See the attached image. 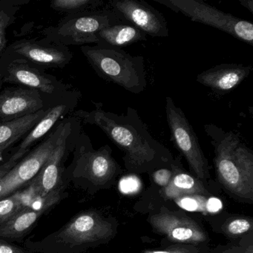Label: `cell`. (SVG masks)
Listing matches in <instances>:
<instances>
[{
  "label": "cell",
  "mask_w": 253,
  "mask_h": 253,
  "mask_svg": "<svg viewBox=\"0 0 253 253\" xmlns=\"http://www.w3.org/2000/svg\"><path fill=\"white\" fill-rule=\"evenodd\" d=\"M41 93L32 88H6L0 94V121L8 122L42 110Z\"/></svg>",
  "instance_id": "obj_14"
},
{
  "label": "cell",
  "mask_w": 253,
  "mask_h": 253,
  "mask_svg": "<svg viewBox=\"0 0 253 253\" xmlns=\"http://www.w3.org/2000/svg\"><path fill=\"white\" fill-rule=\"evenodd\" d=\"M66 187L57 189L44 198L37 196L27 207L0 225V239L20 241L33 229L41 217L68 197Z\"/></svg>",
  "instance_id": "obj_8"
},
{
  "label": "cell",
  "mask_w": 253,
  "mask_h": 253,
  "mask_svg": "<svg viewBox=\"0 0 253 253\" xmlns=\"http://www.w3.org/2000/svg\"><path fill=\"white\" fill-rule=\"evenodd\" d=\"M222 204L217 198H209L207 202V211L208 212H215L221 208Z\"/></svg>",
  "instance_id": "obj_32"
},
{
  "label": "cell",
  "mask_w": 253,
  "mask_h": 253,
  "mask_svg": "<svg viewBox=\"0 0 253 253\" xmlns=\"http://www.w3.org/2000/svg\"><path fill=\"white\" fill-rule=\"evenodd\" d=\"M252 70L250 65L223 63L199 74L196 81L216 92H229L248 78Z\"/></svg>",
  "instance_id": "obj_15"
},
{
  "label": "cell",
  "mask_w": 253,
  "mask_h": 253,
  "mask_svg": "<svg viewBox=\"0 0 253 253\" xmlns=\"http://www.w3.org/2000/svg\"><path fill=\"white\" fill-rule=\"evenodd\" d=\"M171 168L173 171L172 177L168 186L162 190L163 196L166 199L175 200L185 195H209L203 182L182 170L180 159L173 161Z\"/></svg>",
  "instance_id": "obj_16"
},
{
  "label": "cell",
  "mask_w": 253,
  "mask_h": 253,
  "mask_svg": "<svg viewBox=\"0 0 253 253\" xmlns=\"http://www.w3.org/2000/svg\"><path fill=\"white\" fill-rule=\"evenodd\" d=\"M0 253H34L22 248L11 241L0 239Z\"/></svg>",
  "instance_id": "obj_28"
},
{
  "label": "cell",
  "mask_w": 253,
  "mask_h": 253,
  "mask_svg": "<svg viewBox=\"0 0 253 253\" xmlns=\"http://www.w3.org/2000/svg\"><path fill=\"white\" fill-rule=\"evenodd\" d=\"M37 195L29 185L4 199L0 200V225L11 218L21 209L29 206Z\"/></svg>",
  "instance_id": "obj_22"
},
{
  "label": "cell",
  "mask_w": 253,
  "mask_h": 253,
  "mask_svg": "<svg viewBox=\"0 0 253 253\" xmlns=\"http://www.w3.org/2000/svg\"><path fill=\"white\" fill-rule=\"evenodd\" d=\"M66 108L64 105H59L50 109L48 113L29 131L11 156L17 161H21L23 157L27 155L31 146L51 129L57 120L64 113Z\"/></svg>",
  "instance_id": "obj_20"
},
{
  "label": "cell",
  "mask_w": 253,
  "mask_h": 253,
  "mask_svg": "<svg viewBox=\"0 0 253 253\" xmlns=\"http://www.w3.org/2000/svg\"><path fill=\"white\" fill-rule=\"evenodd\" d=\"M48 110L42 109L32 115L0 124V161L3 159L2 155L4 152L29 133L48 113Z\"/></svg>",
  "instance_id": "obj_18"
},
{
  "label": "cell",
  "mask_w": 253,
  "mask_h": 253,
  "mask_svg": "<svg viewBox=\"0 0 253 253\" xmlns=\"http://www.w3.org/2000/svg\"><path fill=\"white\" fill-rule=\"evenodd\" d=\"M198 248L192 245H176L162 250H153L146 251L145 253H197Z\"/></svg>",
  "instance_id": "obj_27"
},
{
  "label": "cell",
  "mask_w": 253,
  "mask_h": 253,
  "mask_svg": "<svg viewBox=\"0 0 253 253\" xmlns=\"http://www.w3.org/2000/svg\"><path fill=\"white\" fill-rule=\"evenodd\" d=\"M4 81L13 84H22L45 94H52L54 91V86L51 80L26 64H10L8 68V75Z\"/></svg>",
  "instance_id": "obj_19"
},
{
  "label": "cell",
  "mask_w": 253,
  "mask_h": 253,
  "mask_svg": "<svg viewBox=\"0 0 253 253\" xmlns=\"http://www.w3.org/2000/svg\"><path fill=\"white\" fill-rule=\"evenodd\" d=\"M101 1L95 0H55L51 3L56 11L63 12H78L88 8H93L101 3Z\"/></svg>",
  "instance_id": "obj_23"
},
{
  "label": "cell",
  "mask_w": 253,
  "mask_h": 253,
  "mask_svg": "<svg viewBox=\"0 0 253 253\" xmlns=\"http://www.w3.org/2000/svg\"><path fill=\"white\" fill-rule=\"evenodd\" d=\"M112 154L109 145L94 150L90 143H84L80 146L73 164L65 170V185L72 183L89 192L106 187L121 171Z\"/></svg>",
  "instance_id": "obj_5"
},
{
  "label": "cell",
  "mask_w": 253,
  "mask_h": 253,
  "mask_svg": "<svg viewBox=\"0 0 253 253\" xmlns=\"http://www.w3.org/2000/svg\"><path fill=\"white\" fill-rule=\"evenodd\" d=\"M140 182L134 177H128L123 179L120 183V188L124 193L135 192L140 187Z\"/></svg>",
  "instance_id": "obj_29"
},
{
  "label": "cell",
  "mask_w": 253,
  "mask_h": 253,
  "mask_svg": "<svg viewBox=\"0 0 253 253\" xmlns=\"http://www.w3.org/2000/svg\"><path fill=\"white\" fill-rule=\"evenodd\" d=\"M192 21L225 32L238 41L253 45V25L208 5L201 0H154Z\"/></svg>",
  "instance_id": "obj_6"
},
{
  "label": "cell",
  "mask_w": 253,
  "mask_h": 253,
  "mask_svg": "<svg viewBox=\"0 0 253 253\" xmlns=\"http://www.w3.org/2000/svg\"><path fill=\"white\" fill-rule=\"evenodd\" d=\"M209 198L205 195H185L174 200L176 204L183 210L192 211H207V202Z\"/></svg>",
  "instance_id": "obj_24"
},
{
  "label": "cell",
  "mask_w": 253,
  "mask_h": 253,
  "mask_svg": "<svg viewBox=\"0 0 253 253\" xmlns=\"http://www.w3.org/2000/svg\"><path fill=\"white\" fill-rule=\"evenodd\" d=\"M10 18L4 11H0V52L4 49L6 43L5 29L9 23Z\"/></svg>",
  "instance_id": "obj_30"
},
{
  "label": "cell",
  "mask_w": 253,
  "mask_h": 253,
  "mask_svg": "<svg viewBox=\"0 0 253 253\" xmlns=\"http://www.w3.org/2000/svg\"><path fill=\"white\" fill-rule=\"evenodd\" d=\"M1 84H2V76L0 75V85H1Z\"/></svg>",
  "instance_id": "obj_34"
},
{
  "label": "cell",
  "mask_w": 253,
  "mask_h": 253,
  "mask_svg": "<svg viewBox=\"0 0 253 253\" xmlns=\"http://www.w3.org/2000/svg\"><path fill=\"white\" fill-rule=\"evenodd\" d=\"M97 38L98 46L123 49L131 44L146 41L147 35L134 26L119 22L102 29L97 33Z\"/></svg>",
  "instance_id": "obj_17"
},
{
  "label": "cell",
  "mask_w": 253,
  "mask_h": 253,
  "mask_svg": "<svg viewBox=\"0 0 253 253\" xmlns=\"http://www.w3.org/2000/svg\"><path fill=\"white\" fill-rule=\"evenodd\" d=\"M172 176L173 171L171 169H169L167 168H162L154 171L152 178L155 183L164 188L168 186Z\"/></svg>",
  "instance_id": "obj_26"
},
{
  "label": "cell",
  "mask_w": 253,
  "mask_h": 253,
  "mask_svg": "<svg viewBox=\"0 0 253 253\" xmlns=\"http://www.w3.org/2000/svg\"><path fill=\"white\" fill-rule=\"evenodd\" d=\"M97 75L132 94H140L147 85L144 58L118 48L98 45L81 48Z\"/></svg>",
  "instance_id": "obj_4"
},
{
  "label": "cell",
  "mask_w": 253,
  "mask_h": 253,
  "mask_svg": "<svg viewBox=\"0 0 253 253\" xmlns=\"http://www.w3.org/2000/svg\"><path fill=\"white\" fill-rule=\"evenodd\" d=\"M112 11L120 21L127 23L154 38L169 36L164 16L143 0H114Z\"/></svg>",
  "instance_id": "obj_9"
},
{
  "label": "cell",
  "mask_w": 253,
  "mask_h": 253,
  "mask_svg": "<svg viewBox=\"0 0 253 253\" xmlns=\"http://www.w3.org/2000/svg\"><path fill=\"white\" fill-rule=\"evenodd\" d=\"M214 147V167L220 183L240 199L253 202V152L239 134L226 131L214 124L204 126Z\"/></svg>",
  "instance_id": "obj_2"
},
{
  "label": "cell",
  "mask_w": 253,
  "mask_h": 253,
  "mask_svg": "<svg viewBox=\"0 0 253 253\" xmlns=\"http://www.w3.org/2000/svg\"><path fill=\"white\" fill-rule=\"evenodd\" d=\"M57 134V131L26 155L2 180H0V183L3 186L0 200L23 189L35 179L54 151L58 137Z\"/></svg>",
  "instance_id": "obj_10"
},
{
  "label": "cell",
  "mask_w": 253,
  "mask_h": 253,
  "mask_svg": "<svg viewBox=\"0 0 253 253\" xmlns=\"http://www.w3.org/2000/svg\"><path fill=\"white\" fill-rule=\"evenodd\" d=\"M85 122L98 126L124 152L126 168L132 172H146L171 166V152L149 133L136 109L127 107L121 115L103 110L99 105L91 112L81 113Z\"/></svg>",
  "instance_id": "obj_1"
},
{
  "label": "cell",
  "mask_w": 253,
  "mask_h": 253,
  "mask_svg": "<svg viewBox=\"0 0 253 253\" xmlns=\"http://www.w3.org/2000/svg\"><path fill=\"white\" fill-rule=\"evenodd\" d=\"M166 115L171 139L186 158L194 176L201 182L210 178L209 163L203 152L195 130L183 110L176 106L171 97H166Z\"/></svg>",
  "instance_id": "obj_7"
},
{
  "label": "cell",
  "mask_w": 253,
  "mask_h": 253,
  "mask_svg": "<svg viewBox=\"0 0 253 253\" xmlns=\"http://www.w3.org/2000/svg\"><path fill=\"white\" fill-rule=\"evenodd\" d=\"M14 51L38 64L60 66L67 62V57L63 51L56 48H45L31 42L17 44L14 47Z\"/></svg>",
  "instance_id": "obj_21"
},
{
  "label": "cell",
  "mask_w": 253,
  "mask_h": 253,
  "mask_svg": "<svg viewBox=\"0 0 253 253\" xmlns=\"http://www.w3.org/2000/svg\"><path fill=\"white\" fill-rule=\"evenodd\" d=\"M68 134L67 127H60L54 151L38 175L29 183L38 196L44 198L57 189L66 187L63 180L65 169L63 160L66 154Z\"/></svg>",
  "instance_id": "obj_12"
},
{
  "label": "cell",
  "mask_w": 253,
  "mask_h": 253,
  "mask_svg": "<svg viewBox=\"0 0 253 253\" xmlns=\"http://www.w3.org/2000/svg\"><path fill=\"white\" fill-rule=\"evenodd\" d=\"M238 2L244 8H247L251 14H253V0H238Z\"/></svg>",
  "instance_id": "obj_33"
},
{
  "label": "cell",
  "mask_w": 253,
  "mask_h": 253,
  "mask_svg": "<svg viewBox=\"0 0 253 253\" xmlns=\"http://www.w3.org/2000/svg\"><path fill=\"white\" fill-rule=\"evenodd\" d=\"M119 19L112 10L96 11L78 18L69 20L60 29L75 43H97V35L105 28L119 23Z\"/></svg>",
  "instance_id": "obj_13"
},
{
  "label": "cell",
  "mask_w": 253,
  "mask_h": 253,
  "mask_svg": "<svg viewBox=\"0 0 253 253\" xmlns=\"http://www.w3.org/2000/svg\"><path fill=\"white\" fill-rule=\"evenodd\" d=\"M20 161L14 159L12 156L8 158V161L0 164V180H2Z\"/></svg>",
  "instance_id": "obj_31"
},
{
  "label": "cell",
  "mask_w": 253,
  "mask_h": 253,
  "mask_svg": "<svg viewBox=\"0 0 253 253\" xmlns=\"http://www.w3.org/2000/svg\"><path fill=\"white\" fill-rule=\"evenodd\" d=\"M149 222L155 232L172 242L198 245L208 240L207 232L193 219L182 213L163 209L151 216Z\"/></svg>",
  "instance_id": "obj_11"
},
{
  "label": "cell",
  "mask_w": 253,
  "mask_h": 253,
  "mask_svg": "<svg viewBox=\"0 0 253 253\" xmlns=\"http://www.w3.org/2000/svg\"><path fill=\"white\" fill-rule=\"evenodd\" d=\"M114 223L97 210H84L41 240H28L26 248L34 253H83L112 239Z\"/></svg>",
  "instance_id": "obj_3"
},
{
  "label": "cell",
  "mask_w": 253,
  "mask_h": 253,
  "mask_svg": "<svg viewBox=\"0 0 253 253\" xmlns=\"http://www.w3.org/2000/svg\"><path fill=\"white\" fill-rule=\"evenodd\" d=\"M253 220L251 218H235L226 223L225 232L232 236H238L252 230Z\"/></svg>",
  "instance_id": "obj_25"
}]
</instances>
